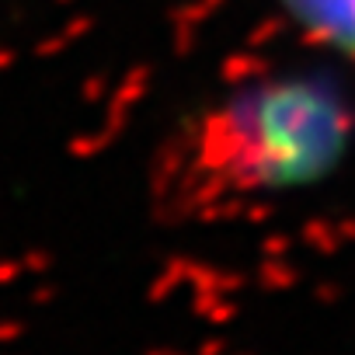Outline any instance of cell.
I'll list each match as a JSON object with an SVG mask.
<instances>
[{"label": "cell", "mask_w": 355, "mask_h": 355, "mask_svg": "<svg viewBox=\"0 0 355 355\" xmlns=\"http://www.w3.org/2000/svg\"><path fill=\"white\" fill-rule=\"evenodd\" d=\"M244 136L241 164L248 174L261 178H293L317 167V160L334 146L338 115L313 98V91L282 87L265 91L241 115L230 112L223 122Z\"/></svg>", "instance_id": "obj_1"}, {"label": "cell", "mask_w": 355, "mask_h": 355, "mask_svg": "<svg viewBox=\"0 0 355 355\" xmlns=\"http://www.w3.org/2000/svg\"><path fill=\"white\" fill-rule=\"evenodd\" d=\"M313 42L355 56V0H286Z\"/></svg>", "instance_id": "obj_2"}]
</instances>
